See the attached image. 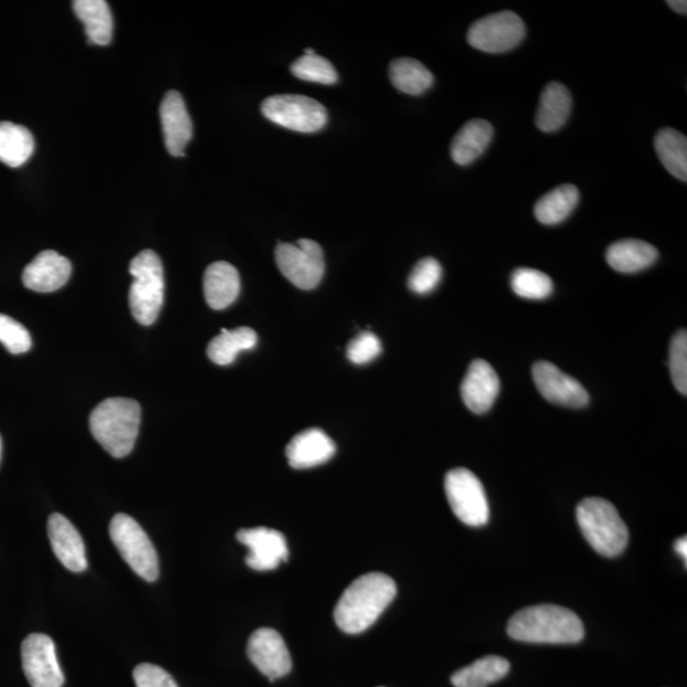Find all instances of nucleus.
<instances>
[{
    "label": "nucleus",
    "instance_id": "f257e3e1",
    "mask_svg": "<svg viewBox=\"0 0 687 687\" xmlns=\"http://www.w3.org/2000/svg\"><path fill=\"white\" fill-rule=\"evenodd\" d=\"M397 593V583L388 574L368 573L359 577L344 591L335 606V623L344 633H363L383 614Z\"/></svg>",
    "mask_w": 687,
    "mask_h": 687
},
{
    "label": "nucleus",
    "instance_id": "f03ea898",
    "mask_svg": "<svg viewBox=\"0 0 687 687\" xmlns=\"http://www.w3.org/2000/svg\"><path fill=\"white\" fill-rule=\"evenodd\" d=\"M508 635L535 644H575L584 638V626L572 610L538 605L519 610L509 620Z\"/></svg>",
    "mask_w": 687,
    "mask_h": 687
},
{
    "label": "nucleus",
    "instance_id": "7ed1b4c3",
    "mask_svg": "<svg viewBox=\"0 0 687 687\" xmlns=\"http://www.w3.org/2000/svg\"><path fill=\"white\" fill-rule=\"evenodd\" d=\"M141 410L136 400L106 399L89 416V430L95 440L115 458L130 455L139 433Z\"/></svg>",
    "mask_w": 687,
    "mask_h": 687
},
{
    "label": "nucleus",
    "instance_id": "20e7f679",
    "mask_svg": "<svg viewBox=\"0 0 687 687\" xmlns=\"http://www.w3.org/2000/svg\"><path fill=\"white\" fill-rule=\"evenodd\" d=\"M577 521L585 540L599 554L615 558L630 542V530L614 505L603 498H585L577 507Z\"/></svg>",
    "mask_w": 687,
    "mask_h": 687
},
{
    "label": "nucleus",
    "instance_id": "39448f33",
    "mask_svg": "<svg viewBox=\"0 0 687 687\" xmlns=\"http://www.w3.org/2000/svg\"><path fill=\"white\" fill-rule=\"evenodd\" d=\"M133 283L129 305L134 318L145 326L156 323L165 300V274L161 258L152 250L141 251L131 260Z\"/></svg>",
    "mask_w": 687,
    "mask_h": 687
},
{
    "label": "nucleus",
    "instance_id": "423d86ee",
    "mask_svg": "<svg viewBox=\"0 0 687 687\" xmlns=\"http://www.w3.org/2000/svg\"><path fill=\"white\" fill-rule=\"evenodd\" d=\"M112 540L127 564L147 582L159 575L158 556L152 541L136 519L116 515L110 524Z\"/></svg>",
    "mask_w": 687,
    "mask_h": 687
},
{
    "label": "nucleus",
    "instance_id": "0eeeda50",
    "mask_svg": "<svg viewBox=\"0 0 687 687\" xmlns=\"http://www.w3.org/2000/svg\"><path fill=\"white\" fill-rule=\"evenodd\" d=\"M447 499L461 522L482 527L489 522L490 509L487 493L479 477L467 468H454L444 479Z\"/></svg>",
    "mask_w": 687,
    "mask_h": 687
},
{
    "label": "nucleus",
    "instance_id": "6e6552de",
    "mask_svg": "<svg viewBox=\"0 0 687 687\" xmlns=\"http://www.w3.org/2000/svg\"><path fill=\"white\" fill-rule=\"evenodd\" d=\"M262 113L267 120L279 127L299 131L315 133L328 123V112L316 99L300 95H275L262 104Z\"/></svg>",
    "mask_w": 687,
    "mask_h": 687
},
{
    "label": "nucleus",
    "instance_id": "1a4fd4ad",
    "mask_svg": "<svg viewBox=\"0 0 687 687\" xmlns=\"http://www.w3.org/2000/svg\"><path fill=\"white\" fill-rule=\"evenodd\" d=\"M275 260L281 273L299 289H315L324 278V251L316 241L302 239L297 244H279Z\"/></svg>",
    "mask_w": 687,
    "mask_h": 687
},
{
    "label": "nucleus",
    "instance_id": "9d476101",
    "mask_svg": "<svg viewBox=\"0 0 687 687\" xmlns=\"http://www.w3.org/2000/svg\"><path fill=\"white\" fill-rule=\"evenodd\" d=\"M526 24L515 12L493 13L476 21L467 32V43L480 52L500 54L522 43Z\"/></svg>",
    "mask_w": 687,
    "mask_h": 687
},
{
    "label": "nucleus",
    "instance_id": "9b49d317",
    "mask_svg": "<svg viewBox=\"0 0 687 687\" xmlns=\"http://www.w3.org/2000/svg\"><path fill=\"white\" fill-rule=\"evenodd\" d=\"M22 667L32 687H62L64 675L59 666L55 644L45 634H31L22 643Z\"/></svg>",
    "mask_w": 687,
    "mask_h": 687
},
{
    "label": "nucleus",
    "instance_id": "f8f14e48",
    "mask_svg": "<svg viewBox=\"0 0 687 687\" xmlns=\"http://www.w3.org/2000/svg\"><path fill=\"white\" fill-rule=\"evenodd\" d=\"M532 377L541 395L552 404L573 409L589 405L588 390L573 377L560 371L557 366L541 360L533 364Z\"/></svg>",
    "mask_w": 687,
    "mask_h": 687
},
{
    "label": "nucleus",
    "instance_id": "ddd939ff",
    "mask_svg": "<svg viewBox=\"0 0 687 687\" xmlns=\"http://www.w3.org/2000/svg\"><path fill=\"white\" fill-rule=\"evenodd\" d=\"M247 656L258 672L272 681L290 673L292 657L287 644L271 627H262L250 636Z\"/></svg>",
    "mask_w": 687,
    "mask_h": 687
},
{
    "label": "nucleus",
    "instance_id": "4468645a",
    "mask_svg": "<svg viewBox=\"0 0 687 687\" xmlns=\"http://www.w3.org/2000/svg\"><path fill=\"white\" fill-rule=\"evenodd\" d=\"M237 540L249 549L246 564L255 571H274L287 561L289 550L286 538L279 531L267 527H255L237 532Z\"/></svg>",
    "mask_w": 687,
    "mask_h": 687
},
{
    "label": "nucleus",
    "instance_id": "2eb2a0df",
    "mask_svg": "<svg viewBox=\"0 0 687 687\" xmlns=\"http://www.w3.org/2000/svg\"><path fill=\"white\" fill-rule=\"evenodd\" d=\"M500 391L499 377L487 360L476 359L461 384V397L475 414L489 412Z\"/></svg>",
    "mask_w": 687,
    "mask_h": 687
},
{
    "label": "nucleus",
    "instance_id": "dca6fc26",
    "mask_svg": "<svg viewBox=\"0 0 687 687\" xmlns=\"http://www.w3.org/2000/svg\"><path fill=\"white\" fill-rule=\"evenodd\" d=\"M47 533L59 561L71 572H85L88 566L85 542L70 519L61 514L50 516Z\"/></svg>",
    "mask_w": 687,
    "mask_h": 687
},
{
    "label": "nucleus",
    "instance_id": "f3484780",
    "mask_svg": "<svg viewBox=\"0 0 687 687\" xmlns=\"http://www.w3.org/2000/svg\"><path fill=\"white\" fill-rule=\"evenodd\" d=\"M72 264L56 251L45 250L24 267L22 282L24 287L39 293H52L68 283Z\"/></svg>",
    "mask_w": 687,
    "mask_h": 687
},
{
    "label": "nucleus",
    "instance_id": "a211bd4d",
    "mask_svg": "<svg viewBox=\"0 0 687 687\" xmlns=\"http://www.w3.org/2000/svg\"><path fill=\"white\" fill-rule=\"evenodd\" d=\"M159 116L167 150L173 157L186 156V148L192 138V123L186 101L178 91L166 94L159 107Z\"/></svg>",
    "mask_w": 687,
    "mask_h": 687
},
{
    "label": "nucleus",
    "instance_id": "6ab92c4d",
    "mask_svg": "<svg viewBox=\"0 0 687 687\" xmlns=\"http://www.w3.org/2000/svg\"><path fill=\"white\" fill-rule=\"evenodd\" d=\"M337 452L335 442L318 429L300 432L286 448L288 463L293 468H311L328 463Z\"/></svg>",
    "mask_w": 687,
    "mask_h": 687
},
{
    "label": "nucleus",
    "instance_id": "aec40b11",
    "mask_svg": "<svg viewBox=\"0 0 687 687\" xmlns=\"http://www.w3.org/2000/svg\"><path fill=\"white\" fill-rule=\"evenodd\" d=\"M241 289L240 274L233 265L216 262L204 274V296L209 307L221 311L237 299Z\"/></svg>",
    "mask_w": 687,
    "mask_h": 687
},
{
    "label": "nucleus",
    "instance_id": "412c9836",
    "mask_svg": "<svg viewBox=\"0 0 687 687\" xmlns=\"http://www.w3.org/2000/svg\"><path fill=\"white\" fill-rule=\"evenodd\" d=\"M659 257L655 246L641 240H622L607 249V264L623 274L638 273L648 269Z\"/></svg>",
    "mask_w": 687,
    "mask_h": 687
},
{
    "label": "nucleus",
    "instance_id": "4be33fe9",
    "mask_svg": "<svg viewBox=\"0 0 687 687\" xmlns=\"http://www.w3.org/2000/svg\"><path fill=\"white\" fill-rule=\"evenodd\" d=\"M571 92L561 83L551 82L542 91L536 125L543 133L563 128L572 112Z\"/></svg>",
    "mask_w": 687,
    "mask_h": 687
},
{
    "label": "nucleus",
    "instance_id": "5701e85b",
    "mask_svg": "<svg viewBox=\"0 0 687 687\" xmlns=\"http://www.w3.org/2000/svg\"><path fill=\"white\" fill-rule=\"evenodd\" d=\"M494 136L493 125L483 119H474L464 125L451 145V157L459 166H467L483 156Z\"/></svg>",
    "mask_w": 687,
    "mask_h": 687
},
{
    "label": "nucleus",
    "instance_id": "b1692460",
    "mask_svg": "<svg viewBox=\"0 0 687 687\" xmlns=\"http://www.w3.org/2000/svg\"><path fill=\"white\" fill-rule=\"evenodd\" d=\"M73 10L85 24L89 44L106 46L112 43L114 20L105 0H75Z\"/></svg>",
    "mask_w": 687,
    "mask_h": 687
},
{
    "label": "nucleus",
    "instance_id": "393cba45",
    "mask_svg": "<svg viewBox=\"0 0 687 687\" xmlns=\"http://www.w3.org/2000/svg\"><path fill=\"white\" fill-rule=\"evenodd\" d=\"M580 203V190L574 186H561L548 192L536 203V220L545 225L564 222Z\"/></svg>",
    "mask_w": 687,
    "mask_h": 687
},
{
    "label": "nucleus",
    "instance_id": "a878e982",
    "mask_svg": "<svg viewBox=\"0 0 687 687\" xmlns=\"http://www.w3.org/2000/svg\"><path fill=\"white\" fill-rule=\"evenodd\" d=\"M35 150V140L28 128L0 123V162L17 169L27 163Z\"/></svg>",
    "mask_w": 687,
    "mask_h": 687
},
{
    "label": "nucleus",
    "instance_id": "bb28decb",
    "mask_svg": "<svg viewBox=\"0 0 687 687\" xmlns=\"http://www.w3.org/2000/svg\"><path fill=\"white\" fill-rule=\"evenodd\" d=\"M390 80L397 89L410 96L423 95L434 83L432 72L412 57H400L390 65Z\"/></svg>",
    "mask_w": 687,
    "mask_h": 687
},
{
    "label": "nucleus",
    "instance_id": "cd10ccee",
    "mask_svg": "<svg viewBox=\"0 0 687 687\" xmlns=\"http://www.w3.org/2000/svg\"><path fill=\"white\" fill-rule=\"evenodd\" d=\"M656 152L662 165L674 178L687 181V139L680 131L662 128L655 137Z\"/></svg>",
    "mask_w": 687,
    "mask_h": 687
},
{
    "label": "nucleus",
    "instance_id": "c85d7f7f",
    "mask_svg": "<svg viewBox=\"0 0 687 687\" xmlns=\"http://www.w3.org/2000/svg\"><path fill=\"white\" fill-rule=\"evenodd\" d=\"M257 335L253 329L239 328L234 330L223 329L208 346V357L218 366H229L241 351L256 347Z\"/></svg>",
    "mask_w": 687,
    "mask_h": 687
},
{
    "label": "nucleus",
    "instance_id": "c756f323",
    "mask_svg": "<svg viewBox=\"0 0 687 687\" xmlns=\"http://www.w3.org/2000/svg\"><path fill=\"white\" fill-rule=\"evenodd\" d=\"M510 665L506 658L487 656L474 662L473 665L458 669L452 675V685L456 687H487L501 680L509 673Z\"/></svg>",
    "mask_w": 687,
    "mask_h": 687
},
{
    "label": "nucleus",
    "instance_id": "7c9ffc66",
    "mask_svg": "<svg viewBox=\"0 0 687 687\" xmlns=\"http://www.w3.org/2000/svg\"><path fill=\"white\" fill-rule=\"evenodd\" d=\"M510 287L519 297L539 300L551 296L554 284L549 275L529 269V267H521L510 276Z\"/></svg>",
    "mask_w": 687,
    "mask_h": 687
},
{
    "label": "nucleus",
    "instance_id": "2f4dec72",
    "mask_svg": "<svg viewBox=\"0 0 687 687\" xmlns=\"http://www.w3.org/2000/svg\"><path fill=\"white\" fill-rule=\"evenodd\" d=\"M292 73L297 78L307 82L320 83V85L331 86L338 82L339 75L334 65L320 55H304L292 64Z\"/></svg>",
    "mask_w": 687,
    "mask_h": 687
},
{
    "label": "nucleus",
    "instance_id": "473e14b6",
    "mask_svg": "<svg viewBox=\"0 0 687 687\" xmlns=\"http://www.w3.org/2000/svg\"><path fill=\"white\" fill-rule=\"evenodd\" d=\"M443 269L437 260L433 257L422 258L409 275L408 286L416 295H429L438 287Z\"/></svg>",
    "mask_w": 687,
    "mask_h": 687
},
{
    "label": "nucleus",
    "instance_id": "72a5a7b5",
    "mask_svg": "<svg viewBox=\"0 0 687 687\" xmlns=\"http://www.w3.org/2000/svg\"><path fill=\"white\" fill-rule=\"evenodd\" d=\"M669 372L675 388L686 397L687 393V334L678 331L669 346Z\"/></svg>",
    "mask_w": 687,
    "mask_h": 687
},
{
    "label": "nucleus",
    "instance_id": "f704fd0d",
    "mask_svg": "<svg viewBox=\"0 0 687 687\" xmlns=\"http://www.w3.org/2000/svg\"><path fill=\"white\" fill-rule=\"evenodd\" d=\"M0 342L12 355L27 353L32 347L30 332L12 317L0 314Z\"/></svg>",
    "mask_w": 687,
    "mask_h": 687
},
{
    "label": "nucleus",
    "instance_id": "c9c22d12",
    "mask_svg": "<svg viewBox=\"0 0 687 687\" xmlns=\"http://www.w3.org/2000/svg\"><path fill=\"white\" fill-rule=\"evenodd\" d=\"M382 353L379 337L371 331H362L349 342L347 358L351 363L363 366L372 362Z\"/></svg>",
    "mask_w": 687,
    "mask_h": 687
},
{
    "label": "nucleus",
    "instance_id": "e433bc0d",
    "mask_svg": "<svg viewBox=\"0 0 687 687\" xmlns=\"http://www.w3.org/2000/svg\"><path fill=\"white\" fill-rule=\"evenodd\" d=\"M133 676L137 687H179L169 673L152 664L137 666Z\"/></svg>",
    "mask_w": 687,
    "mask_h": 687
},
{
    "label": "nucleus",
    "instance_id": "4c0bfd02",
    "mask_svg": "<svg viewBox=\"0 0 687 687\" xmlns=\"http://www.w3.org/2000/svg\"><path fill=\"white\" fill-rule=\"evenodd\" d=\"M667 4L675 12L686 15L687 2H685V0H668Z\"/></svg>",
    "mask_w": 687,
    "mask_h": 687
},
{
    "label": "nucleus",
    "instance_id": "58836bf2",
    "mask_svg": "<svg viewBox=\"0 0 687 687\" xmlns=\"http://www.w3.org/2000/svg\"><path fill=\"white\" fill-rule=\"evenodd\" d=\"M675 551L677 552L678 556H680L681 558H684V561L686 563V559H687V540L684 536V538L678 539L675 542Z\"/></svg>",
    "mask_w": 687,
    "mask_h": 687
},
{
    "label": "nucleus",
    "instance_id": "ea45409f",
    "mask_svg": "<svg viewBox=\"0 0 687 687\" xmlns=\"http://www.w3.org/2000/svg\"><path fill=\"white\" fill-rule=\"evenodd\" d=\"M316 52L314 49H306L305 55H315Z\"/></svg>",
    "mask_w": 687,
    "mask_h": 687
},
{
    "label": "nucleus",
    "instance_id": "a19ab883",
    "mask_svg": "<svg viewBox=\"0 0 687 687\" xmlns=\"http://www.w3.org/2000/svg\"><path fill=\"white\" fill-rule=\"evenodd\" d=\"M0 457H2V438H0Z\"/></svg>",
    "mask_w": 687,
    "mask_h": 687
}]
</instances>
